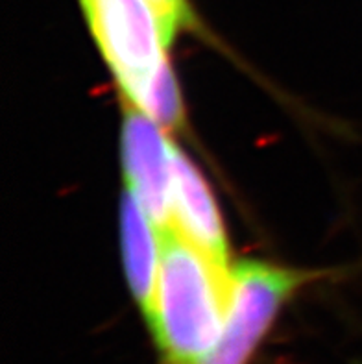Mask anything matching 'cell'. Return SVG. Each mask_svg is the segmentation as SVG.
Returning a JSON list of instances; mask_svg holds the SVG:
<instances>
[{"mask_svg":"<svg viewBox=\"0 0 362 364\" xmlns=\"http://www.w3.org/2000/svg\"><path fill=\"white\" fill-rule=\"evenodd\" d=\"M233 268L163 230L148 328L163 364H200L220 338L231 305Z\"/></svg>","mask_w":362,"mask_h":364,"instance_id":"1","label":"cell"},{"mask_svg":"<svg viewBox=\"0 0 362 364\" xmlns=\"http://www.w3.org/2000/svg\"><path fill=\"white\" fill-rule=\"evenodd\" d=\"M170 230L228 264V237L209 185L179 148L172 150Z\"/></svg>","mask_w":362,"mask_h":364,"instance_id":"5","label":"cell"},{"mask_svg":"<svg viewBox=\"0 0 362 364\" xmlns=\"http://www.w3.org/2000/svg\"><path fill=\"white\" fill-rule=\"evenodd\" d=\"M231 305L222 335L200 364H250L277 314L309 274L247 261L233 268Z\"/></svg>","mask_w":362,"mask_h":364,"instance_id":"3","label":"cell"},{"mask_svg":"<svg viewBox=\"0 0 362 364\" xmlns=\"http://www.w3.org/2000/svg\"><path fill=\"white\" fill-rule=\"evenodd\" d=\"M163 126L126 102L122 124L124 172L132 193L159 230H166L172 209V150Z\"/></svg>","mask_w":362,"mask_h":364,"instance_id":"4","label":"cell"},{"mask_svg":"<svg viewBox=\"0 0 362 364\" xmlns=\"http://www.w3.org/2000/svg\"><path fill=\"white\" fill-rule=\"evenodd\" d=\"M124 268L129 289L144 316L150 314L161 261L163 231L132 193H126L120 209Z\"/></svg>","mask_w":362,"mask_h":364,"instance_id":"6","label":"cell"},{"mask_svg":"<svg viewBox=\"0 0 362 364\" xmlns=\"http://www.w3.org/2000/svg\"><path fill=\"white\" fill-rule=\"evenodd\" d=\"M89 28L128 104L165 129L183 120L166 48L176 30L151 0H80Z\"/></svg>","mask_w":362,"mask_h":364,"instance_id":"2","label":"cell"},{"mask_svg":"<svg viewBox=\"0 0 362 364\" xmlns=\"http://www.w3.org/2000/svg\"><path fill=\"white\" fill-rule=\"evenodd\" d=\"M157 6L163 17L178 32L179 28L191 23V8L188 0H151Z\"/></svg>","mask_w":362,"mask_h":364,"instance_id":"7","label":"cell"}]
</instances>
